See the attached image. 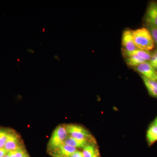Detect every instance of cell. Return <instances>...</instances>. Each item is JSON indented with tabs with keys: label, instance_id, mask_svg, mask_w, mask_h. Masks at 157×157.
<instances>
[{
	"label": "cell",
	"instance_id": "14",
	"mask_svg": "<svg viewBox=\"0 0 157 157\" xmlns=\"http://www.w3.org/2000/svg\"><path fill=\"white\" fill-rule=\"evenodd\" d=\"M126 61L129 66L135 67L140 64L146 62L143 59L135 55H132L128 56Z\"/></svg>",
	"mask_w": 157,
	"mask_h": 157
},
{
	"label": "cell",
	"instance_id": "2",
	"mask_svg": "<svg viewBox=\"0 0 157 157\" xmlns=\"http://www.w3.org/2000/svg\"><path fill=\"white\" fill-rule=\"evenodd\" d=\"M67 131L66 124L59 125L54 130L48 144V150L50 152L53 151L56 149L64 144L65 140L67 138Z\"/></svg>",
	"mask_w": 157,
	"mask_h": 157
},
{
	"label": "cell",
	"instance_id": "8",
	"mask_svg": "<svg viewBox=\"0 0 157 157\" xmlns=\"http://www.w3.org/2000/svg\"><path fill=\"white\" fill-rule=\"evenodd\" d=\"M77 150V148L64 144L58 147L55 150L50 152L54 153L63 157H69Z\"/></svg>",
	"mask_w": 157,
	"mask_h": 157
},
{
	"label": "cell",
	"instance_id": "27",
	"mask_svg": "<svg viewBox=\"0 0 157 157\" xmlns=\"http://www.w3.org/2000/svg\"><path fill=\"white\" fill-rule=\"evenodd\" d=\"M153 124H155L157 125V117L155 119V120L154 121Z\"/></svg>",
	"mask_w": 157,
	"mask_h": 157
},
{
	"label": "cell",
	"instance_id": "4",
	"mask_svg": "<svg viewBox=\"0 0 157 157\" xmlns=\"http://www.w3.org/2000/svg\"><path fill=\"white\" fill-rule=\"evenodd\" d=\"M23 147H25L24 144L20 135L12 129L4 148L8 151H10Z\"/></svg>",
	"mask_w": 157,
	"mask_h": 157
},
{
	"label": "cell",
	"instance_id": "30",
	"mask_svg": "<svg viewBox=\"0 0 157 157\" xmlns=\"http://www.w3.org/2000/svg\"><path fill=\"white\" fill-rule=\"evenodd\" d=\"M3 157H10L9 156V155H5V156H4Z\"/></svg>",
	"mask_w": 157,
	"mask_h": 157
},
{
	"label": "cell",
	"instance_id": "1",
	"mask_svg": "<svg viewBox=\"0 0 157 157\" xmlns=\"http://www.w3.org/2000/svg\"><path fill=\"white\" fill-rule=\"evenodd\" d=\"M133 40L138 49L151 50L155 47V42L149 30L145 28L132 30Z\"/></svg>",
	"mask_w": 157,
	"mask_h": 157
},
{
	"label": "cell",
	"instance_id": "26",
	"mask_svg": "<svg viewBox=\"0 0 157 157\" xmlns=\"http://www.w3.org/2000/svg\"><path fill=\"white\" fill-rule=\"evenodd\" d=\"M53 58L54 59H57L58 60L59 62L60 61L59 58V56H58L57 55H55L54 56H53Z\"/></svg>",
	"mask_w": 157,
	"mask_h": 157
},
{
	"label": "cell",
	"instance_id": "31",
	"mask_svg": "<svg viewBox=\"0 0 157 157\" xmlns=\"http://www.w3.org/2000/svg\"><path fill=\"white\" fill-rule=\"evenodd\" d=\"M17 60L18 61V62H20V61H21L19 59H17Z\"/></svg>",
	"mask_w": 157,
	"mask_h": 157
},
{
	"label": "cell",
	"instance_id": "28",
	"mask_svg": "<svg viewBox=\"0 0 157 157\" xmlns=\"http://www.w3.org/2000/svg\"><path fill=\"white\" fill-rule=\"evenodd\" d=\"M24 157H30L29 156V155L28 154H27Z\"/></svg>",
	"mask_w": 157,
	"mask_h": 157
},
{
	"label": "cell",
	"instance_id": "17",
	"mask_svg": "<svg viewBox=\"0 0 157 157\" xmlns=\"http://www.w3.org/2000/svg\"><path fill=\"white\" fill-rule=\"evenodd\" d=\"M145 86L151 95L157 98V89L151 87L149 86L145 85Z\"/></svg>",
	"mask_w": 157,
	"mask_h": 157
},
{
	"label": "cell",
	"instance_id": "7",
	"mask_svg": "<svg viewBox=\"0 0 157 157\" xmlns=\"http://www.w3.org/2000/svg\"><path fill=\"white\" fill-rule=\"evenodd\" d=\"M122 43L124 48L125 52H132L137 49L134 43L131 30H125L124 31L122 37Z\"/></svg>",
	"mask_w": 157,
	"mask_h": 157
},
{
	"label": "cell",
	"instance_id": "5",
	"mask_svg": "<svg viewBox=\"0 0 157 157\" xmlns=\"http://www.w3.org/2000/svg\"><path fill=\"white\" fill-rule=\"evenodd\" d=\"M145 21L149 27L157 29V2L150 3L145 14Z\"/></svg>",
	"mask_w": 157,
	"mask_h": 157
},
{
	"label": "cell",
	"instance_id": "22",
	"mask_svg": "<svg viewBox=\"0 0 157 157\" xmlns=\"http://www.w3.org/2000/svg\"><path fill=\"white\" fill-rule=\"evenodd\" d=\"M50 153L52 157H64L59 155L56 154L54 153L51 152Z\"/></svg>",
	"mask_w": 157,
	"mask_h": 157
},
{
	"label": "cell",
	"instance_id": "11",
	"mask_svg": "<svg viewBox=\"0 0 157 157\" xmlns=\"http://www.w3.org/2000/svg\"><path fill=\"white\" fill-rule=\"evenodd\" d=\"M98 151L95 143H90L83 147L82 153L84 157H94Z\"/></svg>",
	"mask_w": 157,
	"mask_h": 157
},
{
	"label": "cell",
	"instance_id": "20",
	"mask_svg": "<svg viewBox=\"0 0 157 157\" xmlns=\"http://www.w3.org/2000/svg\"><path fill=\"white\" fill-rule=\"evenodd\" d=\"M69 157H84L83 154H82V151H76L75 152L73 153V154L71 155Z\"/></svg>",
	"mask_w": 157,
	"mask_h": 157
},
{
	"label": "cell",
	"instance_id": "29",
	"mask_svg": "<svg viewBox=\"0 0 157 157\" xmlns=\"http://www.w3.org/2000/svg\"><path fill=\"white\" fill-rule=\"evenodd\" d=\"M42 32H45V28H43V29L42 30Z\"/></svg>",
	"mask_w": 157,
	"mask_h": 157
},
{
	"label": "cell",
	"instance_id": "19",
	"mask_svg": "<svg viewBox=\"0 0 157 157\" xmlns=\"http://www.w3.org/2000/svg\"><path fill=\"white\" fill-rule=\"evenodd\" d=\"M157 62V50L155 51L154 53L151 55V58L150 60V63H153Z\"/></svg>",
	"mask_w": 157,
	"mask_h": 157
},
{
	"label": "cell",
	"instance_id": "16",
	"mask_svg": "<svg viewBox=\"0 0 157 157\" xmlns=\"http://www.w3.org/2000/svg\"><path fill=\"white\" fill-rule=\"evenodd\" d=\"M142 78L145 85L149 86L151 87L157 89V81L151 80L143 76H142Z\"/></svg>",
	"mask_w": 157,
	"mask_h": 157
},
{
	"label": "cell",
	"instance_id": "23",
	"mask_svg": "<svg viewBox=\"0 0 157 157\" xmlns=\"http://www.w3.org/2000/svg\"><path fill=\"white\" fill-rule=\"evenodd\" d=\"M151 65L152 67L154 68V69H155L156 71H157V62L156 63H153L150 64Z\"/></svg>",
	"mask_w": 157,
	"mask_h": 157
},
{
	"label": "cell",
	"instance_id": "24",
	"mask_svg": "<svg viewBox=\"0 0 157 157\" xmlns=\"http://www.w3.org/2000/svg\"><path fill=\"white\" fill-rule=\"evenodd\" d=\"M27 51L28 52H30V53H35V52H34V51L33 50V49H30V48H27Z\"/></svg>",
	"mask_w": 157,
	"mask_h": 157
},
{
	"label": "cell",
	"instance_id": "3",
	"mask_svg": "<svg viewBox=\"0 0 157 157\" xmlns=\"http://www.w3.org/2000/svg\"><path fill=\"white\" fill-rule=\"evenodd\" d=\"M66 128L68 135L77 140H87L96 143L95 140L89 131L84 127L76 124H67Z\"/></svg>",
	"mask_w": 157,
	"mask_h": 157
},
{
	"label": "cell",
	"instance_id": "15",
	"mask_svg": "<svg viewBox=\"0 0 157 157\" xmlns=\"http://www.w3.org/2000/svg\"><path fill=\"white\" fill-rule=\"evenodd\" d=\"M28 154L25 147L17 149L15 150L8 152L7 155L10 157H24Z\"/></svg>",
	"mask_w": 157,
	"mask_h": 157
},
{
	"label": "cell",
	"instance_id": "6",
	"mask_svg": "<svg viewBox=\"0 0 157 157\" xmlns=\"http://www.w3.org/2000/svg\"><path fill=\"white\" fill-rule=\"evenodd\" d=\"M135 70L141 73L142 76L152 80L157 81V72L149 63L145 62L135 67Z\"/></svg>",
	"mask_w": 157,
	"mask_h": 157
},
{
	"label": "cell",
	"instance_id": "10",
	"mask_svg": "<svg viewBox=\"0 0 157 157\" xmlns=\"http://www.w3.org/2000/svg\"><path fill=\"white\" fill-rule=\"evenodd\" d=\"M147 139L149 145L157 141V125L153 123L147 132Z\"/></svg>",
	"mask_w": 157,
	"mask_h": 157
},
{
	"label": "cell",
	"instance_id": "12",
	"mask_svg": "<svg viewBox=\"0 0 157 157\" xmlns=\"http://www.w3.org/2000/svg\"><path fill=\"white\" fill-rule=\"evenodd\" d=\"M125 54L128 56L132 55H135L141 58V59H143L146 61L150 60L151 57V55L149 52V51L141 50V49H138V48L132 52H125Z\"/></svg>",
	"mask_w": 157,
	"mask_h": 157
},
{
	"label": "cell",
	"instance_id": "32",
	"mask_svg": "<svg viewBox=\"0 0 157 157\" xmlns=\"http://www.w3.org/2000/svg\"></svg>",
	"mask_w": 157,
	"mask_h": 157
},
{
	"label": "cell",
	"instance_id": "21",
	"mask_svg": "<svg viewBox=\"0 0 157 157\" xmlns=\"http://www.w3.org/2000/svg\"><path fill=\"white\" fill-rule=\"evenodd\" d=\"M8 151L6 150L5 148H0V157H3L7 155Z\"/></svg>",
	"mask_w": 157,
	"mask_h": 157
},
{
	"label": "cell",
	"instance_id": "18",
	"mask_svg": "<svg viewBox=\"0 0 157 157\" xmlns=\"http://www.w3.org/2000/svg\"><path fill=\"white\" fill-rule=\"evenodd\" d=\"M149 31L151 34L155 43L157 45V29L149 27Z\"/></svg>",
	"mask_w": 157,
	"mask_h": 157
},
{
	"label": "cell",
	"instance_id": "13",
	"mask_svg": "<svg viewBox=\"0 0 157 157\" xmlns=\"http://www.w3.org/2000/svg\"><path fill=\"white\" fill-rule=\"evenodd\" d=\"M12 129L0 127V148H4Z\"/></svg>",
	"mask_w": 157,
	"mask_h": 157
},
{
	"label": "cell",
	"instance_id": "25",
	"mask_svg": "<svg viewBox=\"0 0 157 157\" xmlns=\"http://www.w3.org/2000/svg\"><path fill=\"white\" fill-rule=\"evenodd\" d=\"M94 157H101V156H100V152H99V151L97 152V153L96 154V155H95L94 156Z\"/></svg>",
	"mask_w": 157,
	"mask_h": 157
},
{
	"label": "cell",
	"instance_id": "9",
	"mask_svg": "<svg viewBox=\"0 0 157 157\" xmlns=\"http://www.w3.org/2000/svg\"><path fill=\"white\" fill-rule=\"evenodd\" d=\"M90 143H91L87 140H77L69 135L68 136L67 138L65 140L64 143L65 144L73 147L77 149L78 148H83L85 146Z\"/></svg>",
	"mask_w": 157,
	"mask_h": 157
}]
</instances>
